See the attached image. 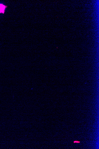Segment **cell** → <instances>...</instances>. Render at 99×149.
I'll use <instances>...</instances> for the list:
<instances>
[{"label": "cell", "instance_id": "7a4b0ae2", "mask_svg": "<svg viewBox=\"0 0 99 149\" xmlns=\"http://www.w3.org/2000/svg\"><path fill=\"white\" fill-rule=\"evenodd\" d=\"M74 142V143H80V142H79L78 141H75Z\"/></svg>", "mask_w": 99, "mask_h": 149}, {"label": "cell", "instance_id": "6da1fadb", "mask_svg": "<svg viewBox=\"0 0 99 149\" xmlns=\"http://www.w3.org/2000/svg\"><path fill=\"white\" fill-rule=\"evenodd\" d=\"M6 9V6L3 4H0V13H4Z\"/></svg>", "mask_w": 99, "mask_h": 149}]
</instances>
